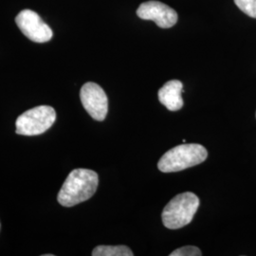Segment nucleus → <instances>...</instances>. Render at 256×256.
<instances>
[{
	"label": "nucleus",
	"mask_w": 256,
	"mask_h": 256,
	"mask_svg": "<svg viewBox=\"0 0 256 256\" xmlns=\"http://www.w3.org/2000/svg\"><path fill=\"white\" fill-rule=\"evenodd\" d=\"M99 184L98 174L90 169H75L68 176L59 191L57 200L64 207L86 202L95 194Z\"/></svg>",
	"instance_id": "nucleus-1"
},
{
	"label": "nucleus",
	"mask_w": 256,
	"mask_h": 256,
	"mask_svg": "<svg viewBox=\"0 0 256 256\" xmlns=\"http://www.w3.org/2000/svg\"><path fill=\"white\" fill-rule=\"evenodd\" d=\"M207 156L208 152L202 144H184L167 151L160 160L158 168L164 173L178 172L200 164Z\"/></svg>",
	"instance_id": "nucleus-2"
},
{
	"label": "nucleus",
	"mask_w": 256,
	"mask_h": 256,
	"mask_svg": "<svg viewBox=\"0 0 256 256\" xmlns=\"http://www.w3.org/2000/svg\"><path fill=\"white\" fill-rule=\"evenodd\" d=\"M200 207L198 196L191 192L176 196L162 210V222L167 229L178 230L188 225Z\"/></svg>",
	"instance_id": "nucleus-3"
},
{
	"label": "nucleus",
	"mask_w": 256,
	"mask_h": 256,
	"mask_svg": "<svg viewBox=\"0 0 256 256\" xmlns=\"http://www.w3.org/2000/svg\"><path fill=\"white\" fill-rule=\"evenodd\" d=\"M56 120L55 110L48 106H40L28 110L19 116L16 133L23 136H36L52 126Z\"/></svg>",
	"instance_id": "nucleus-4"
},
{
	"label": "nucleus",
	"mask_w": 256,
	"mask_h": 256,
	"mask_svg": "<svg viewBox=\"0 0 256 256\" xmlns=\"http://www.w3.org/2000/svg\"><path fill=\"white\" fill-rule=\"evenodd\" d=\"M16 22L22 34L34 42L45 43L54 36L50 27L32 10L20 12L16 18Z\"/></svg>",
	"instance_id": "nucleus-5"
},
{
	"label": "nucleus",
	"mask_w": 256,
	"mask_h": 256,
	"mask_svg": "<svg viewBox=\"0 0 256 256\" xmlns=\"http://www.w3.org/2000/svg\"><path fill=\"white\" fill-rule=\"evenodd\" d=\"M82 106L86 112L96 120L106 119L108 111V100L106 92L95 82L84 84L80 92Z\"/></svg>",
	"instance_id": "nucleus-6"
},
{
	"label": "nucleus",
	"mask_w": 256,
	"mask_h": 256,
	"mask_svg": "<svg viewBox=\"0 0 256 256\" xmlns=\"http://www.w3.org/2000/svg\"><path fill=\"white\" fill-rule=\"evenodd\" d=\"M138 16L144 20H153L160 28L173 27L178 22V14L174 9L160 1H147L140 5Z\"/></svg>",
	"instance_id": "nucleus-7"
},
{
	"label": "nucleus",
	"mask_w": 256,
	"mask_h": 256,
	"mask_svg": "<svg viewBox=\"0 0 256 256\" xmlns=\"http://www.w3.org/2000/svg\"><path fill=\"white\" fill-rule=\"evenodd\" d=\"M182 82L178 80H172L164 84L158 90V100L170 111H178L183 106Z\"/></svg>",
	"instance_id": "nucleus-8"
},
{
	"label": "nucleus",
	"mask_w": 256,
	"mask_h": 256,
	"mask_svg": "<svg viewBox=\"0 0 256 256\" xmlns=\"http://www.w3.org/2000/svg\"><path fill=\"white\" fill-rule=\"evenodd\" d=\"M93 256H133L132 250L124 245L120 246H98L92 252Z\"/></svg>",
	"instance_id": "nucleus-9"
},
{
	"label": "nucleus",
	"mask_w": 256,
	"mask_h": 256,
	"mask_svg": "<svg viewBox=\"0 0 256 256\" xmlns=\"http://www.w3.org/2000/svg\"><path fill=\"white\" fill-rule=\"evenodd\" d=\"M234 3L244 14L256 18V0H234Z\"/></svg>",
	"instance_id": "nucleus-10"
},
{
	"label": "nucleus",
	"mask_w": 256,
	"mask_h": 256,
	"mask_svg": "<svg viewBox=\"0 0 256 256\" xmlns=\"http://www.w3.org/2000/svg\"><path fill=\"white\" fill-rule=\"evenodd\" d=\"M202 250L194 246H186L174 250L170 256H202Z\"/></svg>",
	"instance_id": "nucleus-11"
}]
</instances>
